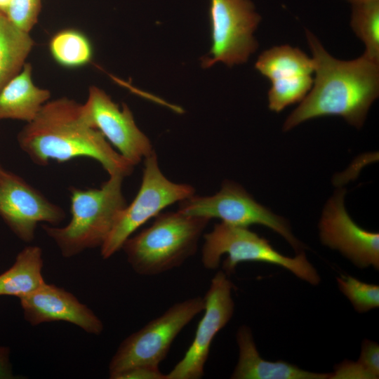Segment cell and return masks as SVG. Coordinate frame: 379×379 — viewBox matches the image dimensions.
Here are the masks:
<instances>
[{"label": "cell", "instance_id": "obj_1", "mask_svg": "<svg viewBox=\"0 0 379 379\" xmlns=\"http://www.w3.org/2000/svg\"><path fill=\"white\" fill-rule=\"evenodd\" d=\"M307 43L314 64L315 78L307 95L286 119L287 131L317 117L340 116L360 128L379 94V62L362 55L352 60L331 55L310 31Z\"/></svg>", "mask_w": 379, "mask_h": 379}, {"label": "cell", "instance_id": "obj_2", "mask_svg": "<svg viewBox=\"0 0 379 379\" xmlns=\"http://www.w3.org/2000/svg\"><path fill=\"white\" fill-rule=\"evenodd\" d=\"M18 142L30 160L40 166H47L51 160L64 163L87 157L99 162L109 175L124 178L131 175L135 166L87 124L81 104L67 98L48 101L20 131Z\"/></svg>", "mask_w": 379, "mask_h": 379}, {"label": "cell", "instance_id": "obj_3", "mask_svg": "<svg viewBox=\"0 0 379 379\" xmlns=\"http://www.w3.org/2000/svg\"><path fill=\"white\" fill-rule=\"evenodd\" d=\"M153 223L122 246L137 274L154 276L182 265L194 255L210 219L177 212L160 213Z\"/></svg>", "mask_w": 379, "mask_h": 379}, {"label": "cell", "instance_id": "obj_4", "mask_svg": "<svg viewBox=\"0 0 379 379\" xmlns=\"http://www.w3.org/2000/svg\"><path fill=\"white\" fill-rule=\"evenodd\" d=\"M124 177L109 175L99 188H69L71 220L64 227L43 225L65 258L86 249L100 247L126 206L122 191Z\"/></svg>", "mask_w": 379, "mask_h": 379}, {"label": "cell", "instance_id": "obj_5", "mask_svg": "<svg viewBox=\"0 0 379 379\" xmlns=\"http://www.w3.org/2000/svg\"><path fill=\"white\" fill-rule=\"evenodd\" d=\"M201 262L207 270L218 267L222 255V271L230 276L239 262L255 261L282 267L300 279L316 286L321 278L314 267L302 251L291 258L275 250L266 239L248 227L235 226L221 222L204 235Z\"/></svg>", "mask_w": 379, "mask_h": 379}, {"label": "cell", "instance_id": "obj_6", "mask_svg": "<svg viewBox=\"0 0 379 379\" xmlns=\"http://www.w3.org/2000/svg\"><path fill=\"white\" fill-rule=\"evenodd\" d=\"M201 296L177 302L161 315L149 321L126 338L119 345L109 364V378L136 366H159L180 331L204 311Z\"/></svg>", "mask_w": 379, "mask_h": 379}, {"label": "cell", "instance_id": "obj_7", "mask_svg": "<svg viewBox=\"0 0 379 379\" xmlns=\"http://www.w3.org/2000/svg\"><path fill=\"white\" fill-rule=\"evenodd\" d=\"M144 159L142 182L138 194L120 212L100 246V254L104 259L121 249L135 231L166 206L194 195L192 186L175 183L165 177L159 168L154 151Z\"/></svg>", "mask_w": 379, "mask_h": 379}, {"label": "cell", "instance_id": "obj_8", "mask_svg": "<svg viewBox=\"0 0 379 379\" xmlns=\"http://www.w3.org/2000/svg\"><path fill=\"white\" fill-rule=\"evenodd\" d=\"M179 211L241 227L261 225L281 236L297 252L303 251L302 243L293 234L287 220L260 204L240 185L225 180L215 194L192 197L180 201Z\"/></svg>", "mask_w": 379, "mask_h": 379}, {"label": "cell", "instance_id": "obj_9", "mask_svg": "<svg viewBox=\"0 0 379 379\" xmlns=\"http://www.w3.org/2000/svg\"><path fill=\"white\" fill-rule=\"evenodd\" d=\"M211 57L202 59L205 68L216 62L229 67L246 62L258 48L253 36L261 18L250 0H211Z\"/></svg>", "mask_w": 379, "mask_h": 379}, {"label": "cell", "instance_id": "obj_10", "mask_svg": "<svg viewBox=\"0 0 379 379\" xmlns=\"http://www.w3.org/2000/svg\"><path fill=\"white\" fill-rule=\"evenodd\" d=\"M234 288V285L224 271H218L213 277L204 297V313L197 325L194 339L182 359L166 374L167 379L203 377L211 343L233 316Z\"/></svg>", "mask_w": 379, "mask_h": 379}, {"label": "cell", "instance_id": "obj_11", "mask_svg": "<svg viewBox=\"0 0 379 379\" xmlns=\"http://www.w3.org/2000/svg\"><path fill=\"white\" fill-rule=\"evenodd\" d=\"M87 124L99 131L109 144L133 166L152 154L149 139L137 126L126 104L121 108L101 88L91 86L88 98L81 104Z\"/></svg>", "mask_w": 379, "mask_h": 379}, {"label": "cell", "instance_id": "obj_12", "mask_svg": "<svg viewBox=\"0 0 379 379\" xmlns=\"http://www.w3.org/2000/svg\"><path fill=\"white\" fill-rule=\"evenodd\" d=\"M0 217L22 241H33L40 222L56 225L64 210L18 175L0 166Z\"/></svg>", "mask_w": 379, "mask_h": 379}, {"label": "cell", "instance_id": "obj_13", "mask_svg": "<svg viewBox=\"0 0 379 379\" xmlns=\"http://www.w3.org/2000/svg\"><path fill=\"white\" fill-rule=\"evenodd\" d=\"M345 190H338L326 202L319 223L321 242L341 253L357 267L379 270V234L364 230L347 212Z\"/></svg>", "mask_w": 379, "mask_h": 379}, {"label": "cell", "instance_id": "obj_14", "mask_svg": "<svg viewBox=\"0 0 379 379\" xmlns=\"http://www.w3.org/2000/svg\"><path fill=\"white\" fill-rule=\"evenodd\" d=\"M19 300L24 317L32 326L63 321L93 335H100L103 331L102 321L89 307L55 285L45 283Z\"/></svg>", "mask_w": 379, "mask_h": 379}, {"label": "cell", "instance_id": "obj_15", "mask_svg": "<svg viewBox=\"0 0 379 379\" xmlns=\"http://www.w3.org/2000/svg\"><path fill=\"white\" fill-rule=\"evenodd\" d=\"M255 67L271 81L270 89L286 96L305 95L313 84L312 58L300 49L288 45L265 51L258 57Z\"/></svg>", "mask_w": 379, "mask_h": 379}, {"label": "cell", "instance_id": "obj_16", "mask_svg": "<svg viewBox=\"0 0 379 379\" xmlns=\"http://www.w3.org/2000/svg\"><path fill=\"white\" fill-rule=\"evenodd\" d=\"M236 339L239 359L230 377L232 379H329L330 373L311 372L286 361L262 359L247 326L239 328Z\"/></svg>", "mask_w": 379, "mask_h": 379}, {"label": "cell", "instance_id": "obj_17", "mask_svg": "<svg viewBox=\"0 0 379 379\" xmlns=\"http://www.w3.org/2000/svg\"><path fill=\"white\" fill-rule=\"evenodd\" d=\"M50 97L48 90L34 84L32 65L25 63L20 73L0 91V120L12 119L29 123Z\"/></svg>", "mask_w": 379, "mask_h": 379}, {"label": "cell", "instance_id": "obj_18", "mask_svg": "<svg viewBox=\"0 0 379 379\" xmlns=\"http://www.w3.org/2000/svg\"><path fill=\"white\" fill-rule=\"evenodd\" d=\"M42 250L37 246L25 247L13 265L0 274V295L19 299L40 288L46 282L42 275Z\"/></svg>", "mask_w": 379, "mask_h": 379}, {"label": "cell", "instance_id": "obj_19", "mask_svg": "<svg viewBox=\"0 0 379 379\" xmlns=\"http://www.w3.org/2000/svg\"><path fill=\"white\" fill-rule=\"evenodd\" d=\"M34 45L29 32L15 26L0 12V91L22 70Z\"/></svg>", "mask_w": 379, "mask_h": 379}, {"label": "cell", "instance_id": "obj_20", "mask_svg": "<svg viewBox=\"0 0 379 379\" xmlns=\"http://www.w3.org/2000/svg\"><path fill=\"white\" fill-rule=\"evenodd\" d=\"M48 48L53 60L67 68L86 65L93 57L89 39L75 29H65L55 33L49 41Z\"/></svg>", "mask_w": 379, "mask_h": 379}, {"label": "cell", "instance_id": "obj_21", "mask_svg": "<svg viewBox=\"0 0 379 379\" xmlns=\"http://www.w3.org/2000/svg\"><path fill=\"white\" fill-rule=\"evenodd\" d=\"M350 25L365 45L364 55L379 62V1L353 4Z\"/></svg>", "mask_w": 379, "mask_h": 379}, {"label": "cell", "instance_id": "obj_22", "mask_svg": "<svg viewBox=\"0 0 379 379\" xmlns=\"http://www.w3.org/2000/svg\"><path fill=\"white\" fill-rule=\"evenodd\" d=\"M340 291L347 297L354 310L364 313L379 307V286L361 281L350 275L337 277Z\"/></svg>", "mask_w": 379, "mask_h": 379}, {"label": "cell", "instance_id": "obj_23", "mask_svg": "<svg viewBox=\"0 0 379 379\" xmlns=\"http://www.w3.org/2000/svg\"><path fill=\"white\" fill-rule=\"evenodd\" d=\"M41 0H12L5 15L15 26L30 32L38 20Z\"/></svg>", "mask_w": 379, "mask_h": 379}, {"label": "cell", "instance_id": "obj_24", "mask_svg": "<svg viewBox=\"0 0 379 379\" xmlns=\"http://www.w3.org/2000/svg\"><path fill=\"white\" fill-rule=\"evenodd\" d=\"M357 361L368 373L371 379L379 378V345L365 339L361 344V354Z\"/></svg>", "mask_w": 379, "mask_h": 379}, {"label": "cell", "instance_id": "obj_25", "mask_svg": "<svg viewBox=\"0 0 379 379\" xmlns=\"http://www.w3.org/2000/svg\"><path fill=\"white\" fill-rule=\"evenodd\" d=\"M371 379L368 373L357 361L345 360L335 367L329 379Z\"/></svg>", "mask_w": 379, "mask_h": 379}, {"label": "cell", "instance_id": "obj_26", "mask_svg": "<svg viewBox=\"0 0 379 379\" xmlns=\"http://www.w3.org/2000/svg\"><path fill=\"white\" fill-rule=\"evenodd\" d=\"M114 379H167L157 366L140 365L118 374Z\"/></svg>", "mask_w": 379, "mask_h": 379}, {"label": "cell", "instance_id": "obj_27", "mask_svg": "<svg viewBox=\"0 0 379 379\" xmlns=\"http://www.w3.org/2000/svg\"><path fill=\"white\" fill-rule=\"evenodd\" d=\"M11 350L8 347L0 346V379H13L12 366L10 361Z\"/></svg>", "mask_w": 379, "mask_h": 379}, {"label": "cell", "instance_id": "obj_28", "mask_svg": "<svg viewBox=\"0 0 379 379\" xmlns=\"http://www.w3.org/2000/svg\"><path fill=\"white\" fill-rule=\"evenodd\" d=\"M12 0H0V12L6 13Z\"/></svg>", "mask_w": 379, "mask_h": 379}, {"label": "cell", "instance_id": "obj_29", "mask_svg": "<svg viewBox=\"0 0 379 379\" xmlns=\"http://www.w3.org/2000/svg\"><path fill=\"white\" fill-rule=\"evenodd\" d=\"M347 1H348L353 5V4H358L379 1V0H347Z\"/></svg>", "mask_w": 379, "mask_h": 379}]
</instances>
